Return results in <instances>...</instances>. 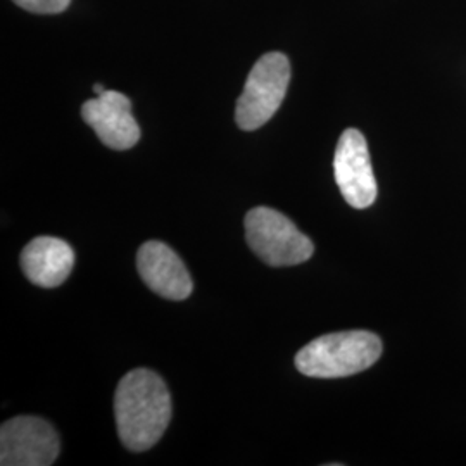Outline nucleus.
<instances>
[{"label":"nucleus","mask_w":466,"mask_h":466,"mask_svg":"<svg viewBox=\"0 0 466 466\" xmlns=\"http://www.w3.org/2000/svg\"><path fill=\"white\" fill-rule=\"evenodd\" d=\"M85 123L94 128L100 142L115 150L132 149L140 138V128L132 115V102L115 90H106L82 106Z\"/></svg>","instance_id":"nucleus-7"},{"label":"nucleus","mask_w":466,"mask_h":466,"mask_svg":"<svg viewBox=\"0 0 466 466\" xmlns=\"http://www.w3.org/2000/svg\"><path fill=\"white\" fill-rule=\"evenodd\" d=\"M246 238L250 249L269 267H296L313 256L308 235L282 213L271 208H254L246 217Z\"/></svg>","instance_id":"nucleus-3"},{"label":"nucleus","mask_w":466,"mask_h":466,"mask_svg":"<svg viewBox=\"0 0 466 466\" xmlns=\"http://www.w3.org/2000/svg\"><path fill=\"white\" fill-rule=\"evenodd\" d=\"M71 0H15V4L35 15H59L66 11Z\"/></svg>","instance_id":"nucleus-10"},{"label":"nucleus","mask_w":466,"mask_h":466,"mask_svg":"<svg viewBox=\"0 0 466 466\" xmlns=\"http://www.w3.org/2000/svg\"><path fill=\"white\" fill-rule=\"evenodd\" d=\"M115 415L119 439L127 450H150L167 432L171 420L167 383L146 368L127 373L117 383Z\"/></svg>","instance_id":"nucleus-1"},{"label":"nucleus","mask_w":466,"mask_h":466,"mask_svg":"<svg viewBox=\"0 0 466 466\" xmlns=\"http://www.w3.org/2000/svg\"><path fill=\"white\" fill-rule=\"evenodd\" d=\"M94 92H96L97 96H100V94H104V92H106V88L99 84L94 85Z\"/></svg>","instance_id":"nucleus-11"},{"label":"nucleus","mask_w":466,"mask_h":466,"mask_svg":"<svg viewBox=\"0 0 466 466\" xmlns=\"http://www.w3.org/2000/svg\"><path fill=\"white\" fill-rule=\"evenodd\" d=\"M137 268L144 283L165 299H187L192 294V279L180 256L159 240L146 242L137 254Z\"/></svg>","instance_id":"nucleus-8"},{"label":"nucleus","mask_w":466,"mask_h":466,"mask_svg":"<svg viewBox=\"0 0 466 466\" xmlns=\"http://www.w3.org/2000/svg\"><path fill=\"white\" fill-rule=\"evenodd\" d=\"M290 82V63L282 52H268L250 69L246 88L237 100L238 128L252 132L267 125L282 106Z\"/></svg>","instance_id":"nucleus-4"},{"label":"nucleus","mask_w":466,"mask_h":466,"mask_svg":"<svg viewBox=\"0 0 466 466\" xmlns=\"http://www.w3.org/2000/svg\"><path fill=\"white\" fill-rule=\"evenodd\" d=\"M335 180L348 204L367 209L377 199V180L370 161L367 138L356 128L340 135L333 157Z\"/></svg>","instance_id":"nucleus-6"},{"label":"nucleus","mask_w":466,"mask_h":466,"mask_svg":"<svg viewBox=\"0 0 466 466\" xmlns=\"http://www.w3.org/2000/svg\"><path fill=\"white\" fill-rule=\"evenodd\" d=\"M382 356V340L367 330L329 333L304 346L296 368L313 379H342L361 373Z\"/></svg>","instance_id":"nucleus-2"},{"label":"nucleus","mask_w":466,"mask_h":466,"mask_svg":"<svg viewBox=\"0 0 466 466\" xmlns=\"http://www.w3.org/2000/svg\"><path fill=\"white\" fill-rule=\"evenodd\" d=\"M75 267L71 246L56 237H36L21 252V268L34 285L52 289L65 283Z\"/></svg>","instance_id":"nucleus-9"},{"label":"nucleus","mask_w":466,"mask_h":466,"mask_svg":"<svg viewBox=\"0 0 466 466\" xmlns=\"http://www.w3.org/2000/svg\"><path fill=\"white\" fill-rule=\"evenodd\" d=\"M59 450L57 432L42 418L16 417L2 423V466H49L57 460Z\"/></svg>","instance_id":"nucleus-5"}]
</instances>
